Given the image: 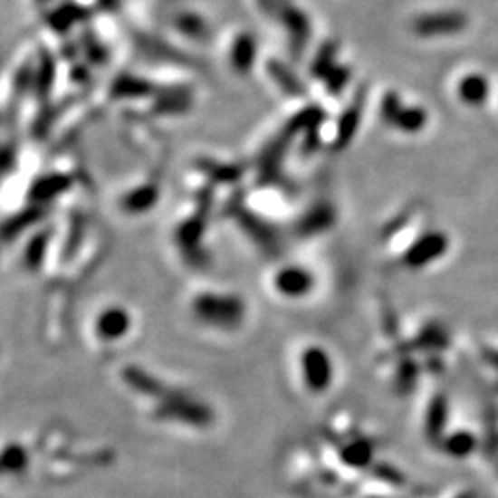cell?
<instances>
[{
  "mask_svg": "<svg viewBox=\"0 0 498 498\" xmlns=\"http://www.w3.org/2000/svg\"><path fill=\"white\" fill-rule=\"evenodd\" d=\"M467 26V17L460 12H443L423 15L416 21L414 28L421 35H446L458 34Z\"/></svg>",
  "mask_w": 498,
  "mask_h": 498,
  "instance_id": "8992f818",
  "label": "cell"
},
{
  "mask_svg": "<svg viewBox=\"0 0 498 498\" xmlns=\"http://www.w3.org/2000/svg\"><path fill=\"white\" fill-rule=\"evenodd\" d=\"M299 368H302V378L305 386L316 393H323L332 384L334 366L325 349L320 345H311L302 353L299 359Z\"/></svg>",
  "mask_w": 498,
  "mask_h": 498,
  "instance_id": "7a4b0ae2",
  "label": "cell"
},
{
  "mask_svg": "<svg viewBox=\"0 0 498 498\" xmlns=\"http://www.w3.org/2000/svg\"><path fill=\"white\" fill-rule=\"evenodd\" d=\"M451 252V238L439 227H428L425 233L416 235L414 240L403 249L401 261L410 270L430 268L441 263Z\"/></svg>",
  "mask_w": 498,
  "mask_h": 498,
  "instance_id": "6da1fadb",
  "label": "cell"
},
{
  "mask_svg": "<svg viewBox=\"0 0 498 498\" xmlns=\"http://www.w3.org/2000/svg\"><path fill=\"white\" fill-rule=\"evenodd\" d=\"M312 286H314L312 273L295 264L283 266L273 275L275 292L286 299H302L307 293H311Z\"/></svg>",
  "mask_w": 498,
  "mask_h": 498,
  "instance_id": "277c9868",
  "label": "cell"
},
{
  "mask_svg": "<svg viewBox=\"0 0 498 498\" xmlns=\"http://www.w3.org/2000/svg\"><path fill=\"white\" fill-rule=\"evenodd\" d=\"M382 113L395 129L403 133H419L428 122L425 110L416 106H403L401 100H397L395 96L386 98Z\"/></svg>",
  "mask_w": 498,
  "mask_h": 498,
  "instance_id": "3957f363",
  "label": "cell"
},
{
  "mask_svg": "<svg viewBox=\"0 0 498 498\" xmlns=\"http://www.w3.org/2000/svg\"><path fill=\"white\" fill-rule=\"evenodd\" d=\"M343 460L351 467H364L373 460V443L368 439L353 441L345 446Z\"/></svg>",
  "mask_w": 498,
  "mask_h": 498,
  "instance_id": "ba28073f",
  "label": "cell"
},
{
  "mask_svg": "<svg viewBox=\"0 0 498 498\" xmlns=\"http://www.w3.org/2000/svg\"><path fill=\"white\" fill-rule=\"evenodd\" d=\"M131 329V318L122 307H108L96 316L94 334L100 341H120Z\"/></svg>",
  "mask_w": 498,
  "mask_h": 498,
  "instance_id": "5b68a950",
  "label": "cell"
},
{
  "mask_svg": "<svg viewBox=\"0 0 498 498\" xmlns=\"http://www.w3.org/2000/svg\"><path fill=\"white\" fill-rule=\"evenodd\" d=\"M456 498H473V494H471V493H462V494L456 496Z\"/></svg>",
  "mask_w": 498,
  "mask_h": 498,
  "instance_id": "9c48e42d",
  "label": "cell"
},
{
  "mask_svg": "<svg viewBox=\"0 0 498 498\" xmlns=\"http://www.w3.org/2000/svg\"><path fill=\"white\" fill-rule=\"evenodd\" d=\"M456 98L469 108L482 106L489 96V81L476 72L465 74L456 81Z\"/></svg>",
  "mask_w": 498,
  "mask_h": 498,
  "instance_id": "52a82bcc",
  "label": "cell"
}]
</instances>
